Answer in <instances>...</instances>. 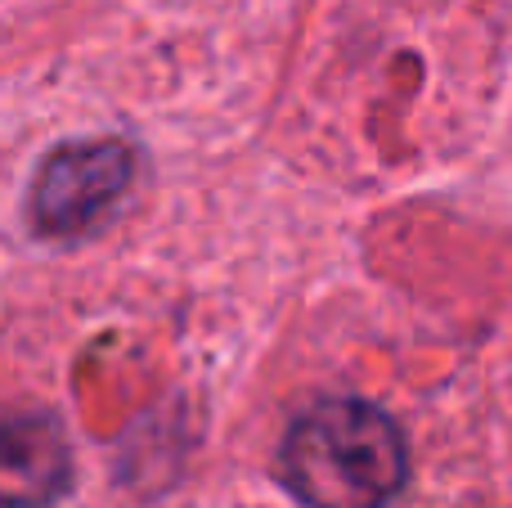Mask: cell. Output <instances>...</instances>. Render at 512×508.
<instances>
[{
	"mask_svg": "<svg viewBox=\"0 0 512 508\" xmlns=\"http://www.w3.org/2000/svg\"><path fill=\"white\" fill-rule=\"evenodd\" d=\"M68 441L50 414L0 419V508H45L68 486Z\"/></svg>",
	"mask_w": 512,
	"mask_h": 508,
	"instance_id": "3",
	"label": "cell"
},
{
	"mask_svg": "<svg viewBox=\"0 0 512 508\" xmlns=\"http://www.w3.org/2000/svg\"><path fill=\"white\" fill-rule=\"evenodd\" d=\"M405 473V437L369 401L315 405L283 441V482L310 508H382Z\"/></svg>",
	"mask_w": 512,
	"mask_h": 508,
	"instance_id": "1",
	"label": "cell"
},
{
	"mask_svg": "<svg viewBox=\"0 0 512 508\" xmlns=\"http://www.w3.org/2000/svg\"><path fill=\"white\" fill-rule=\"evenodd\" d=\"M135 158L117 140L63 144L41 162L32 185V221L45 234H81L126 194Z\"/></svg>",
	"mask_w": 512,
	"mask_h": 508,
	"instance_id": "2",
	"label": "cell"
}]
</instances>
